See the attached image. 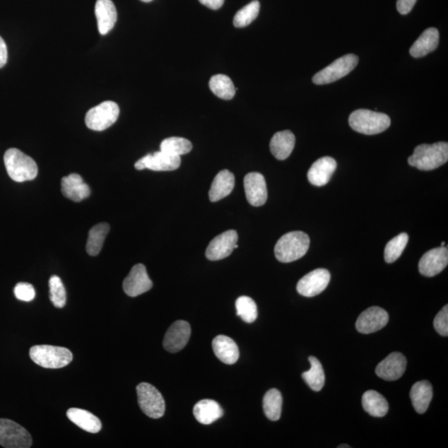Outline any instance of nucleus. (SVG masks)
<instances>
[{"label":"nucleus","mask_w":448,"mask_h":448,"mask_svg":"<svg viewBox=\"0 0 448 448\" xmlns=\"http://www.w3.org/2000/svg\"><path fill=\"white\" fill-rule=\"evenodd\" d=\"M180 164V156L167 154L160 151L143 157L136 162L135 168L138 170L149 169L154 171H172L177 170Z\"/></svg>","instance_id":"obj_12"},{"label":"nucleus","mask_w":448,"mask_h":448,"mask_svg":"<svg viewBox=\"0 0 448 448\" xmlns=\"http://www.w3.org/2000/svg\"><path fill=\"white\" fill-rule=\"evenodd\" d=\"M407 360L399 352H394L376 367L375 373L379 378L394 381L402 377L406 370Z\"/></svg>","instance_id":"obj_16"},{"label":"nucleus","mask_w":448,"mask_h":448,"mask_svg":"<svg viewBox=\"0 0 448 448\" xmlns=\"http://www.w3.org/2000/svg\"><path fill=\"white\" fill-rule=\"evenodd\" d=\"M30 356L35 363L46 369H60L73 361L71 352L64 347L49 345L33 346Z\"/></svg>","instance_id":"obj_5"},{"label":"nucleus","mask_w":448,"mask_h":448,"mask_svg":"<svg viewBox=\"0 0 448 448\" xmlns=\"http://www.w3.org/2000/svg\"><path fill=\"white\" fill-rule=\"evenodd\" d=\"M8 60V49L6 42L0 37V69L6 66Z\"/></svg>","instance_id":"obj_42"},{"label":"nucleus","mask_w":448,"mask_h":448,"mask_svg":"<svg viewBox=\"0 0 448 448\" xmlns=\"http://www.w3.org/2000/svg\"><path fill=\"white\" fill-rule=\"evenodd\" d=\"M337 168V163L332 157L325 156L317 160L310 168L307 174L309 182L314 186L326 185L331 180Z\"/></svg>","instance_id":"obj_19"},{"label":"nucleus","mask_w":448,"mask_h":448,"mask_svg":"<svg viewBox=\"0 0 448 448\" xmlns=\"http://www.w3.org/2000/svg\"><path fill=\"white\" fill-rule=\"evenodd\" d=\"M295 143V138L292 131H283L276 132L271 138L270 150L276 159L287 160L293 153Z\"/></svg>","instance_id":"obj_24"},{"label":"nucleus","mask_w":448,"mask_h":448,"mask_svg":"<svg viewBox=\"0 0 448 448\" xmlns=\"http://www.w3.org/2000/svg\"><path fill=\"white\" fill-rule=\"evenodd\" d=\"M192 148V143L182 137L167 138L160 144L161 151L175 156L188 154Z\"/></svg>","instance_id":"obj_34"},{"label":"nucleus","mask_w":448,"mask_h":448,"mask_svg":"<svg viewBox=\"0 0 448 448\" xmlns=\"http://www.w3.org/2000/svg\"><path fill=\"white\" fill-rule=\"evenodd\" d=\"M339 447V448H344V447L350 448V446H347V445H345V444H344V445L339 446V447Z\"/></svg>","instance_id":"obj_44"},{"label":"nucleus","mask_w":448,"mask_h":448,"mask_svg":"<svg viewBox=\"0 0 448 448\" xmlns=\"http://www.w3.org/2000/svg\"><path fill=\"white\" fill-rule=\"evenodd\" d=\"M444 246H445V242H442V247H444Z\"/></svg>","instance_id":"obj_46"},{"label":"nucleus","mask_w":448,"mask_h":448,"mask_svg":"<svg viewBox=\"0 0 448 448\" xmlns=\"http://www.w3.org/2000/svg\"><path fill=\"white\" fill-rule=\"evenodd\" d=\"M120 108L116 102L107 101L90 109L86 115V125L90 130L102 131L117 121Z\"/></svg>","instance_id":"obj_8"},{"label":"nucleus","mask_w":448,"mask_h":448,"mask_svg":"<svg viewBox=\"0 0 448 448\" xmlns=\"http://www.w3.org/2000/svg\"><path fill=\"white\" fill-rule=\"evenodd\" d=\"M209 88L212 93L219 98L231 100L235 96L236 88L232 81L223 74L214 75L209 81Z\"/></svg>","instance_id":"obj_32"},{"label":"nucleus","mask_w":448,"mask_h":448,"mask_svg":"<svg viewBox=\"0 0 448 448\" xmlns=\"http://www.w3.org/2000/svg\"><path fill=\"white\" fill-rule=\"evenodd\" d=\"M237 314L247 323H252L257 318V304L251 297H240L236 301Z\"/></svg>","instance_id":"obj_37"},{"label":"nucleus","mask_w":448,"mask_h":448,"mask_svg":"<svg viewBox=\"0 0 448 448\" xmlns=\"http://www.w3.org/2000/svg\"><path fill=\"white\" fill-rule=\"evenodd\" d=\"M435 330L442 336H448V307L447 305L443 307L437 314L435 322H433Z\"/></svg>","instance_id":"obj_40"},{"label":"nucleus","mask_w":448,"mask_h":448,"mask_svg":"<svg viewBox=\"0 0 448 448\" xmlns=\"http://www.w3.org/2000/svg\"><path fill=\"white\" fill-rule=\"evenodd\" d=\"M389 314L383 308L372 307L360 314L357 319V331L362 334H371L379 331L389 322Z\"/></svg>","instance_id":"obj_15"},{"label":"nucleus","mask_w":448,"mask_h":448,"mask_svg":"<svg viewBox=\"0 0 448 448\" xmlns=\"http://www.w3.org/2000/svg\"><path fill=\"white\" fill-rule=\"evenodd\" d=\"M152 287L153 283L148 276L146 266L143 264H136L133 266L130 273L123 282L124 292L131 297L147 293Z\"/></svg>","instance_id":"obj_11"},{"label":"nucleus","mask_w":448,"mask_h":448,"mask_svg":"<svg viewBox=\"0 0 448 448\" xmlns=\"http://www.w3.org/2000/svg\"><path fill=\"white\" fill-rule=\"evenodd\" d=\"M191 335L189 324L184 321H177L167 331L163 346L167 351L176 353L184 349Z\"/></svg>","instance_id":"obj_18"},{"label":"nucleus","mask_w":448,"mask_h":448,"mask_svg":"<svg viewBox=\"0 0 448 448\" xmlns=\"http://www.w3.org/2000/svg\"><path fill=\"white\" fill-rule=\"evenodd\" d=\"M213 350L218 359L226 365L235 364L240 358V349L236 342L226 336L214 338Z\"/></svg>","instance_id":"obj_22"},{"label":"nucleus","mask_w":448,"mask_h":448,"mask_svg":"<svg viewBox=\"0 0 448 448\" xmlns=\"http://www.w3.org/2000/svg\"><path fill=\"white\" fill-rule=\"evenodd\" d=\"M310 237L301 231L287 233L275 246V256L281 263L288 264L302 259L310 247Z\"/></svg>","instance_id":"obj_2"},{"label":"nucleus","mask_w":448,"mask_h":448,"mask_svg":"<svg viewBox=\"0 0 448 448\" xmlns=\"http://www.w3.org/2000/svg\"><path fill=\"white\" fill-rule=\"evenodd\" d=\"M331 281V273L324 269L311 271L299 281L297 290L300 295L313 297L326 289Z\"/></svg>","instance_id":"obj_10"},{"label":"nucleus","mask_w":448,"mask_h":448,"mask_svg":"<svg viewBox=\"0 0 448 448\" xmlns=\"http://www.w3.org/2000/svg\"><path fill=\"white\" fill-rule=\"evenodd\" d=\"M199 1L201 3L203 6L211 8L213 11H217V9L220 8L223 6L225 0H199Z\"/></svg>","instance_id":"obj_43"},{"label":"nucleus","mask_w":448,"mask_h":448,"mask_svg":"<svg viewBox=\"0 0 448 448\" xmlns=\"http://www.w3.org/2000/svg\"><path fill=\"white\" fill-rule=\"evenodd\" d=\"M417 0H398L397 9L399 13L403 14V16L408 14L411 12Z\"/></svg>","instance_id":"obj_41"},{"label":"nucleus","mask_w":448,"mask_h":448,"mask_svg":"<svg viewBox=\"0 0 448 448\" xmlns=\"http://www.w3.org/2000/svg\"><path fill=\"white\" fill-rule=\"evenodd\" d=\"M13 292L17 299L27 302L33 301L36 295L35 289L33 285L26 283H18Z\"/></svg>","instance_id":"obj_39"},{"label":"nucleus","mask_w":448,"mask_h":448,"mask_svg":"<svg viewBox=\"0 0 448 448\" xmlns=\"http://www.w3.org/2000/svg\"><path fill=\"white\" fill-rule=\"evenodd\" d=\"M141 1L146 2V3H149V2H151L152 0H141Z\"/></svg>","instance_id":"obj_45"},{"label":"nucleus","mask_w":448,"mask_h":448,"mask_svg":"<svg viewBox=\"0 0 448 448\" xmlns=\"http://www.w3.org/2000/svg\"><path fill=\"white\" fill-rule=\"evenodd\" d=\"M61 193L74 202H81L89 196L90 190L79 175L71 174L61 179Z\"/></svg>","instance_id":"obj_21"},{"label":"nucleus","mask_w":448,"mask_h":448,"mask_svg":"<svg viewBox=\"0 0 448 448\" xmlns=\"http://www.w3.org/2000/svg\"><path fill=\"white\" fill-rule=\"evenodd\" d=\"M408 242V235L406 232L400 233L399 235L390 240L384 249V260L386 263L393 264L402 255Z\"/></svg>","instance_id":"obj_35"},{"label":"nucleus","mask_w":448,"mask_h":448,"mask_svg":"<svg viewBox=\"0 0 448 448\" xmlns=\"http://www.w3.org/2000/svg\"><path fill=\"white\" fill-rule=\"evenodd\" d=\"M410 398L418 413H425L432 399V384L427 380L414 384L410 392Z\"/></svg>","instance_id":"obj_28"},{"label":"nucleus","mask_w":448,"mask_h":448,"mask_svg":"<svg viewBox=\"0 0 448 448\" xmlns=\"http://www.w3.org/2000/svg\"><path fill=\"white\" fill-rule=\"evenodd\" d=\"M358 63V57L355 54L343 56L314 75L312 82L317 85H326L336 82L351 73Z\"/></svg>","instance_id":"obj_6"},{"label":"nucleus","mask_w":448,"mask_h":448,"mask_svg":"<svg viewBox=\"0 0 448 448\" xmlns=\"http://www.w3.org/2000/svg\"><path fill=\"white\" fill-rule=\"evenodd\" d=\"M50 300L57 308H63L66 301L64 285L58 276H52L49 279Z\"/></svg>","instance_id":"obj_38"},{"label":"nucleus","mask_w":448,"mask_h":448,"mask_svg":"<svg viewBox=\"0 0 448 448\" xmlns=\"http://www.w3.org/2000/svg\"><path fill=\"white\" fill-rule=\"evenodd\" d=\"M235 185V177L230 171L223 170L214 178L209 190V199L218 202L230 195Z\"/></svg>","instance_id":"obj_25"},{"label":"nucleus","mask_w":448,"mask_h":448,"mask_svg":"<svg viewBox=\"0 0 448 448\" xmlns=\"http://www.w3.org/2000/svg\"><path fill=\"white\" fill-rule=\"evenodd\" d=\"M260 3L254 0L240 9L233 18V25L236 28H244L249 26L259 16Z\"/></svg>","instance_id":"obj_36"},{"label":"nucleus","mask_w":448,"mask_h":448,"mask_svg":"<svg viewBox=\"0 0 448 448\" xmlns=\"http://www.w3.org/2000/svg\"><path fill=\"white\" fill-rule=\"evenodd\" d=\"M448 264V250L447 247H437L429 250L419 261L418 269L420 273L432 278L442 273Z\"/></svg>","instance_id":"obj_13"},{"label":"nucleus","mask_w":448,"mask_h":448,"mask_svg":"<svg viewBox=\"0 0 448 448\" xmlns=\"http://www.w3.org/2000/svg\"><path fill=\"white\" fill-rule=\"evenodd\" d=\"M4 160L9 177L16 182L35 179L39 173L36 162L16 148L6 152Z\"/></svg>","instance_id":"obj_3"},{"label":"nucleus","mask_w":448,"mask_h":448,"mask_svg":"<svg viewBox=\"0 0 448 448\" xmlns=\"http://www.w3.org/2000/svg\"><path fill=\"white\" fill-rule=\"evenodd\" d=\"M99 33L106 35L115 26L117 12L112 0H98L95 6Z\"/></svg>","instance_id":"obj_20"},{"label":"nucleus","mask_w":448,"mask_h":448,"mask_svg":"<svg viewBox=\"0 0 448 448\" xmlns=\"http://www.w3.org/2000/svg\"><path fill=\"white\" fill-rule=\"evenodd\" d=\"M244 183L247 201L252 206H263L268 200V189L264 176L257 172L247 174Z\"/></svg>","instance_id":"obj_17"},{"label":"nucleus","mask_w":448,"mask_h":448,"mask_svg":"<svg viewBox=\"0 0 448 448\" xmlns=\"http://www.w3.org/2000/svg\"><path fill=\"white\" fill-rule=\"evenodd\" d=\"M194 415L199 423L209 425L223 417V410L214 400L204 399L195 404Z\"/></svg>","instance_id":"obj_26"},{"label":"nucleus","mask_w":448,"mask_h":448,"mask_svg":"<svg viewBox=\"0 0 448 448\" xmlns=\"http://www.w3.org/2000/svg\"><path fill=\"white\" fill-rule=\"evenodd\" d=\"M138 403L148 417L157 419L164 416L165 402L160 391L153 385L141 383L136 387Z\"/></svg>","instance_id":"obj_7"},{"label":"nucleus","mask_w":448,"mask_h":448,"mask_svg":"<svg viewBox=\"0 0 448 448\" xmlns=\"http://www.w3.org/2000/svg\"><path fill=\"white\" fill-rule=\"evenodd\" d=\"M30 433L11 419L0 418V445L6 448L31 447Z\"/></svg>","instance_id":"obj_9"},{"label":"nucleus","mask_w":448,"mask_h":448,"mask_svg":"<svg viewBox=\"0 0 448 448\" xmlns=\"http://www.w3.org/2000/svg\"><path fill=\"white\" fill-rule=\"evenodd\" d=\"M237 240L238 236L235 230H228L214 237L207 247V259L211 261L226 259L235 249Z\"/></svg>","instance_id":"obj_14"},{"label":"nucleus","mask_w":448,"mask_h":448,"mask_svg":"<svg viewBox=\"0 0 448 448\" xmlns=\"http://www.w3.org/2000/svg\"><path fill=\"white\" fill-rule=\"evenodd\" d=\"M362 404L365 412L376 418H382L389 412L387 400L375 390L367 391L362 397Z\"/></svg>","instance_id":"obj_29"},{"label":"nucleus","mask_w":448,"mask_h":448,"mask_svg":"<svg viewBox=\"0 0 448 448\" xmlns=\"http://www.w3.org/2000/svg\"><path fill=\"white\" fill-rule=\"evenodd\" d=\"M109 231L110 226L107 223L97 224L89 231L86 249L90 256L95 257L100 254Z\"/></svg>","instance_id":"obj_30"},{"label":"nucleus","mask_w":448,"mask_h":448,"mask_svg":"<svg viewBox=\"0 0 448 448\" xmlns=\"http://www.w3.org/2000/svg\"><path fill=\"white\" fill-rule=\"evenodd\" d=\"M438 42H440V32L435 28H429L414 42L410 49V54L415 59L423 58L435 51L438 46Z\"/></svg>","instance_id":"obj_23"},{"label":"nucleus","mask_w":448,"mask_h":448,"mask_svg":"<svg viewBox=\"0 0 448 448\" xmlns=\"http://www.w3.org/2000/svg\"><path fill=\"white\" fill-rule=\"evenodd\" d=\"M448 160V144L447 142H437L435 144H423L414 149L409 157V165L420 170H432L447 163Z\"/></svg>","instance_id":"obj_1"},{"label":"nucleus","mask_w":448,"mask_h":448,"mask_svg":"<svg viewBox=\"0 0 448 448\" xmlns=\"http://www.w3.org/2000/svg\"><path fill=\"white\" fill-rule=\"evenodd\" d=\"M283 396L280 391L270 389L264 398V409L266 418L271 421H278L282 414Z\"/></svg>","instance_id":"obj_33"},{"label":"nucleus","mask_w":448,"mask_h":448,"mask_svg":"<svg viewBox=\"0 0 448 448\" xmlns=\"http://www.w3.org/2000/svg\"><path fill=\"white\" fill-rule=\"evenodd\" d=\"M349 124L353 130L361 134L372 136L387 130L391 120L384 113L359 109L350 114Z\"/></svg>","instance_id":"obj_4"},{"label":"nucleus","mask_w":448,"mask_h":448,"mask_svg":"<svg viewBox=\"0 0 448 448\" xmlns=\"http://www.w3.org/2000/svg\"><path fill=\"white\" fill-rule=\"evenodd\" d=\"M66 416H68L70 421L83 429L86 432L98 433L101 431L102 422L100 421L98 417L87 411V410L77 408H70L66 412Z\"/></svg>","instance_id":"obj_27"},{"label":"nucleus","mask_w":448,"mask_h":448,"mask_svg":"<svg viewBox=\"0 0 448 448\" xmlns=\"http://www.w3.org/2000/svg\"><path fill=\"white\" fill-rule=\"evenodd\" d=\"M310 363H311V369L302 374V378L312 390L319 392L325 384V372L321 362L316 357H309Z\"/></svg>","instance_id":"obj_31"}]
</instances>
